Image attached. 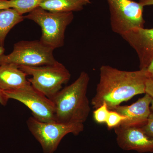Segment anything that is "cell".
Wrapping results in <instances>:
<instances>
[{
  "instance_id": "cell-1",
  "label": "cell",
  "mask_w": 153,
  "mask_h": 153,
  "mask_svg": "<svg viewBox=\"0 0 153 153\" xmlns=\"http://www.w3.org/2000/svg\"><path fill=\"white\" fill-rule=\"evenodd\" d=\"M100 71L99 82L91 101L94 109L105 103L110 110H113L124 102L145 94L148 78L145 69L123 71L102 65Z\"/></svg>"
},
{
  "instance_id": "cell-2",
  "label": "cell",
  "mask_w": 153,
  "mask_h": 153,
  "mask_svg": "<svg viewBox=\"0 0 153 153\" xmlns=\"http://www.w3.org/2000/svg\"><path fill=\"white\" fill-rule=\"evenodd\" d=\"M90 77L82 71L68 86L62 88L52 99L55 108V121L65 124H83L90 114L87 91Z\"/></svg>"
},
{
  "instance_id": "cell-3",
  "label": "cell",
  "mask_w": 153,
  "mask_h": 153,
  "mask_svg": "<svg viewBox=\"0 0 153 153\" xmlns=\"http://www.w3.org/2000/svg\"><path fill=\"white\" fill-rule=\"evenodd\" d=\"M74 14L69 13L50 12L38 7L25 16L33 21L41 29L40 41L53 49L64 45L65 32L74 19Z\"/></svg>"
},
{
  "instance_id": "cell-4",
  "label": "cell",
  "mask_w": 153,
  "mask_h": 153,
  "mask_svg": "<svg viewBox=\"0 0 153 153\" xmlns=\"http://www.w3.org/2000/svg\"><path fill=\"white\" fill-rule=\"evenodd\" d=\"M27 75L28 81L35 89L52 99L71 78V74L62 63L39 66H19Z\"/></svg>"
},
{
  "instance_id": "cell-5",
  "label": "cell",
  "mask_w": 153,
  "mask_h": 153,
  "mask_svg": "<svg viewBox=\"0 0 153 153\" xmlns=\"http://www.w3.org/2000/svg\"><path fill=\"white\" fill-rule=\"evenodd\" d=\"M29 131L43 149L44 153H54L62 139L69 134H79L84 130L83 124L44 122L33 116L27 120Z\"/></svg>"
},
{
  "instance_id": "cell-6",
  "label": "cell",
  "mask_w": 153,
  "mask_h": 153,
  "mask_svg": "<svg viewBox=\"0 0 153 153\" xmlns=\"http://www.w3.org/2000/svg\"><path fill=\"white\" fill-rule=\"evenodd\" d=\"M54 50L40 40L19 41L14 45L13 52L1 57L0 64H13L18 67L52 65L58 62L53 55Z\"/></svg>"
},
{
  "instance_id": "cell-7",
  "label": "cell",
  "mask_w": 153,
  "mask_h": 153,
  "mask_svg": "<svg viewBox=\"0 0 153 153\" xmlns=\"http://www.w3.org/2000/svg\"><path fill=\"white\" fill-rule=\"evenodd\" d=\"M113 32L121 36L136 28H144V7L133 0H106Z\"/></svg>"
},
{
  "instance_id": "cell-8",
  "label": "cell",
  "mask_w": 153,
  "mask_h": 153,
  "mask_svg": "<svg viewBox=\"0 0 153 153\" xmlns=\"http://www.w3.org/2000/svg\"><path fill=\"white\" fill-rule=\"evenodd\" d=\"M4 91L9 99L16 100L26 105L38 120L56 122L55 105L52 100L36 90L30 83L19 89Z\"/></svg>"
},
{
  "instance_id": "cell-9",
  "label": "cell",
  "mask_w": 153,
  "mask_h": 153,
  "mask_svg": "<svg viewBox=\"0 0 153 153\" xmlns=\"http://www.w3.org/2000/svg\"><path fill=\"white\" fill-rule=\"evenodd\" d=\"M114 131L117 144L123 150L153 152V138L146 133L142 127L120 125L115 128Z\"/></svg>"
},
{
  "instance_id": "cell-10",
  "label": "cell",
  "mask_w": 153,
  "mask_h": 153,
  "mask_svg": "<svg viewBox=\"0 0 153 153\" xmlns=\"http://www.w3.org/2000/svg\"><path fill=\"white\" fill-rule=\"evenodd\" d=\"M121 36L136 52L140 69H146L153 59V28H136Z\"/></svg>"
},
{
  "instance_id": "cell-11",
  "label": "cell",
  "mask_w": 153,
  "mask_h": 153,
  "mask_svg": "<svg viewBox=\"0 0 153 153\" xmlns=\"http://www.w3.org/2000/svg\"><path fill=\"white\" fill-rule=\"evenodd\" d=\"M151 97L146 94L134 103L129 105H119L113 110L127 117L120 125L126 126L142 127L147 122L151 114Z\"/></svg>"
},
{
  "instance_id": "cell-12",
  "label": "cell",
  "mask_w": 153,
  "mask_h": 153,
  "mask_svg": "<svg viewBox=\"0 0 153 153\" xmlns=\"http://www.w3.org/2000/svg\"><path fill=\"white\" fill-rule=\"evenodd\" d=\"M25 72L10 64H0V89L3 91L16 90L29 85Z\"/></svg>"
},
{
  "instance_id": "cell-13",
  "label": "cell",
  "mask_w": 153,
  "mask_h": 153,
  "mask_svg": "<svg viewBox=\"0 0 153 153\" xmlns=\"http://www.w3.org/2000/svg\"><path fill=\"white\" fill-rule=\"evenodd\" d=\"M90 4V0H43L39 7L50 12L73 13L82 10Z\"/></svg>"
},
{
  "instance_id": "cell-14",
  "label": "cell",
  "mask_w": 153,
  "mask_h": 153,
  "mask_svg": "<svg viewBox=\"0 0 153 153\" xmlns=\"http://www.w3.org/2000/svg\"><path fill=\"white\" fill-rule=\"evenodd\" d=\"M25 16L11 8L0 10V45L4 46L6 36L11 29L23 22Z\"/></svg>"
},
{
  "instance_id": "cell-15",
  "label": "cell",
  "mask_w": 153,
  "mask_h": 153,
  "mask_svg": "<svg viewBox=\"0 0 153 153\" xmlns=\"http://www.w3.org/2000/svg\"><path fill=\"white\" fill-rule=\"evenodd\" d=\"M43 0H9L10 8L23 15L29 13L39 7Z\"/></svg>"
},
{
  "instance_id": "cell-16",
  "label": "cell",
  "mask_w": 153,
  "mask_h": 153,
  "mask_svg": "<svg viewBox=\"0 0 153 153\" xmlns=\"http://www.w3.org/2000/svg\"><path fill=\"white\" fill-rule=\"evenodd\" d=\"M126 119V117L120 114L117 111L114 110H110L108 117L105 123L106 124L108 128L111 129L113 128H115Z\"/></svg>"
},
{
  "instance_id": "cell-17",
  "label": "cell",
  "mask_w": 153,
  "mask_h": 153,
  "mask_svg": "<svg viewBox=\"0 0 153 153\" xmlns=\"http://www.w3.org/2000/svg\"><path fill=\"white\" fill-rule=\"evenodd\" d=\"M93 112V117L96 122L98 123H106L110 110L105 103L96 108Z\"/></svg>"
},
{
  "instance_id": "cell-18",
  "label": "cell",
  "mask_w": 153,
  "mask_h": 153,
  "mask_svg": "<svg viewBox=\"0 0 153 153\" xmlns=\"http://www.w3.org/2000/svg\"><path fill=\"white\" fill-rule=\"evenodd\" d=\"M145 94L149 96L152 99L150 105L151 112L153 113V79H148L146 82Z\"/></svg>"
},
{
  "instance_id": "cell-19",
  "label": "cell",
  "mask_w": 153,
  "mask_h": 153,
  "mask_svg": "<svg viewBox=\"0 0 153 153\" xmlns=\"http://www.w3.org/2000/svg\"><path fill=\"white\" fill-rule=\"evenodd\" d=\"M144 130L149 136L153 138V113H151L147 123L142 127Z\"/></svg>"
},
{
  "instance_id": "cell-20",
  "label": "cell",
  "mask_w": 153,
  "mask_h": 153,
  "mask_svg": "<svg viewBox=\"0 0 153 153\" xmlns=\"http://www.w3.org/2000/svg\"><path fill=\"white\" fill-rule=\"evenodd\" d=\"M145 69L148 79H153V59L149 66Z\"/></svg>"
},
{
  "instance_id": "cell-21",
  "label": "cell",
  "mask_w": 153,
  "mask_h": 153,
  "mask_svg": "<svg viewBox=\"0 0 153 153\" xmlns=\"http://www.w3.org/2000/svg\"><path fill=\"white\" fill-rule=\"evenodd\" d=\"M9 99L6 95L4 92L0 89V104L5 105L8 101Z\"/></svg>"
},
{
  "instance_id": "cell-22",
  "label": "cell",
  "mask_w": 153,
  "mask_h": 153,
  "mask_svg": "<svg viewBox=\"0 0 153 153\" xmlns=\"http://www.w3.org/2000/svg\"><path fill=\"white\" fill-rule=\"evenodd\" d=\"M10 8L9 0H0V10Z\"/></svg>"
},
{
  "instance_id": "cell-23",
  "label": "cell",
  "mask_w": 153,
  "mask_h": 153,
  "mask_svg": "<svg viewBox=\"0 0 153 153\" xmlns=\"http://www.w3.org/2000/svg\"><path fill=\"white\" fill-rule=\"evenodd\" d=\"M139 2L144 7L153 6V0H140Z\"/></svg>"
},
{
  "instance_id": "cell-24",
  "label": "cell",
  "mask_w": 153,
  "mask_h": 153,
  "mask_svg": "<svg viewBox=\"0 0 153 153\" xmlns=\"http://www.w3.org/2000/svg\"><path fill=\"white\" fill-rule=\"evenodd\" d=\"M5 49L4 48V46H1L0 45V59L1 57H2L3 55H4V52Z\"/></svg>"
}]
</instances>
